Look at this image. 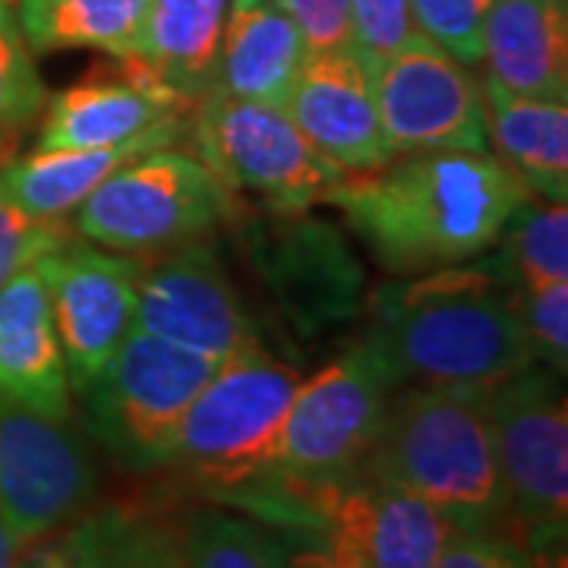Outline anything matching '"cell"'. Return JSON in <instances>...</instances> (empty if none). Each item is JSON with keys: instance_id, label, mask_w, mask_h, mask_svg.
Here are the masks:
<instances>
[{"instance_id": "obj_19", "label": "cell", "mask_w": 568, "mask_h": 568, "mask_svg": "<svg viewBox=\"0 0 568 568\" xmlns=\"http://www.w3.org/2000/svg\"><path fill=\"white\" fill-rule=\"evenodd\" d=\"M190 118L162 123L142 136L118 142V145H95V149H36L22 159L0 164L3 183L10 196L26 209L32 219L44 222H70L80 209L111 174L123 164L140 159L152 149L174 145L186 136Z\"/></svg>"}, {"instance_id": "obj_16", "label": "cell", "mask_w": 568, "mask_h": 568, "mask_svg": "<svg viewBox=\"0 0 568 568\" xmlns=\"http://www.w3.org/2000/svg\"><path fill=\"white\" fill-rule=\"evenodd\" d=\"M284 111L313 142V149L342 174L369 171L392 159L369 70L354 44L306 54Z\"/></svg>"}, {"instance_id": "obj_20", "label": "cell", "mask_w": 568, "mask_h": 568, "mask_svg": "<svg viewBox=\"0 0 568 568\" xmlns=\"http://www.w3.org/2000/svg\"><path fill=\"white\" fill-rule=\"evenodd\" d=\"M480 63L508 92L568 102V0H496Z\"/></svg>"}, {"instance_id": "obj_33", "label": "cell", "mask_w": 568, "mask_h": 568, "mask_svg": "<svg viewBox=\"0 0 568 568\" xmlns=\"http://www.w3.org/2000/svg\"><path fill=\"white\" fill-rule=\"evenodd\" d=\"M284 13L294 20L306 51H332V48H351V13L347 0H278Z\"/></svg>"}, {"instance_id": "obj_31", "label": "cell", "mask_w": 568, "mask_h": 568, "mask_svg": "<svg viewBox=\"0 0 568 568\" xmlns=\"http://www.w3.org/2000/svg\"><path fill=\"white\" fill-rule=\"evenodd\" d=\"M515 310L525 328L534 364L566 376L568 366V282L549 287H515Z\"/></svg>"}, {"instance_id": "obj_14", "label": "cell", "mask_w": 568, "mask_h": 568, "mask_svg": "<svg viewBox=\"0 0 568 568\" xmlns=\"http://www.w3.org/2000/svg\"><path fill=\"white\" fill-rule=\"evenodd\" d=\"M133 328L222 364L260 338L237 287L209 237L168 246L142 265Z\"/></svg>"}, {"instance_id": "obj_34", "label": "cell", "mask_w": 568, "mask_h": 568, "mask_svg": "<svg viewBox=\"0 0 568 568\" xmlns=\"http://www.w3.org/2000/svg\"><path fill=\"white\" fill-rule=\"evenodd\" d=\"M265 534L275 556V568H364L351 552L316 530L272 528Z\"/></svg>"}, {"instance_id": "obj_40", "label": "cell", "mask_w": 568, "mask_h": 568, "mask_svg": "<svg viewBox=\"0 0 568 568\" xmlns=\"http://www.w3.org/2000/svg\"><path fill=\"white\" fill-rule=\"evenodd\" d=\"M0 7H7V10H17V0H0Z\"/></svg>"}, {"instance_id": "obj_30", "label": "cell", "mask_w": 568, "mask_h": 568, "mask_svg": "<svg viewBox=\"0 0 568 568\" xmlns=\"http://www.w3.org/2000/svg\"><path fill=\"white\" fill-rule=\"evenodd\" d=\"M70 222H44L32 219L20 203L10 196L3 174H0V287L13 282L22 268L36 265L41 256L54 253L73 237Z\"/></svg>"}, {"instance_id": "obj_32", "label": "cell", "mask_w": 568, "mask_h": 568, "mask_svg": "<svg viewBox=\"0 0 568 568\" xmlns=\"http://www.w3.org/2000/svg\"><path fill=\"white\" fill-rule=\"evenodd\" d=\"M347 13L354 48L364 61L386 58L420 36L407 0H347Z\"/></svg>"}, {"instance_id": "obj_10", "label": "cell", "mask_w": 568, "mask_h": 568, "mask_svg": "<svg viewBox=\"0 0 568 568\" xmlns=\"http://www.w3.org/2000/svg\"><path fill=\"white\" fill-rule=\"evenodd\" d=\"M402 386L366 338L316 369L291 398L263 477H332L361 467Z\"/></svg>"}, {"instance_id": "obj_13", "label": "cell", "mask_w": 568, "mask_h": 568, "mask_svg": "<svg viewBox=\"0 0 568 568\" xmlns=\"http://www.w3.org/2000/svg\"><path fill=\"white\" fill-rule=\"evenodd\" d=\"M54 328L73 392H85L133 332L140 294V256L114 253L73 234L39 260Z\"/></svg>"}, {"instance_id": "obj_23", "label": "cell", "mask_w": 568, "mask_h": 568, "mask_svg": "<svg viewBox=\"0 0 568 568\" xmlns=\"http://www.w3.org/2000/svg\"><path fill=\"white\" fill-rule=\"evenodd\" d=\"M234 0H145L133 58L186 99L209 92Z\"/></svg>"}, {"instance_id": "obj_28", "label": "cell", "mask_w": 568, "mask_h": 568, "mask_svg": "<svg viewBox=\"0 0 568 568\" xmlns=\"http://www.w3.org/2000/svg\"><path fill=\"white\" fill-rule=\"evenodd\" d=\"M48 102L44 82L13 10L0 7V140L20 142Z\"/></svg>"}, {"instance_id": "obj_7", "label": "cell", "mask_w": 568, "mask_h": 568, "mask_svg": "<svg viewBox=\"0 0 568 568\" xmlns=\"http://www.w3.org/2000/svg\"><path fill=\"white\" fill-rule=\"evenodd\" d=\"M186 136L231 193L253 196L265 212H310L342 178L282 104L205 92L193 102Z\"/></svg>"}, {"instance_id": "obj_25", "label": "cell", "mask_w": 568, "mask_h": 568, "mask_svg": "<svg viewBox=\"0 0 568 568\" xmlns=\"http://www.w3.org/2000/svg\"><path fill=\"white\" fill-rule=\"evenodd\" d=\"M496 244V263L515 287H549L568 282V205L530 196Z\"/></svg>"}, {"instance_id": "obj_22", "label": "cell", "mask_w": 568, "mask_h": 568, "mask_svg": "<svg viewBox=\"0 0 568 568\" xmlns=\"http://www.w3.org/2000/svg\"><path fill=\"white\" fill-rule=\"evenodd\" d=\"M306 44L278 0L234 10L224 29L209 92L246 102H287L306 61Z\"/></svg>"}, {"instance_id": "obj_17", "label": "cell", "mask_w": 568, "mask_h": 568, "mask_svg": "<svg viewBox=\"0 0 568 568\" xmlns=\"http://www.w3.org/2000/svg\"><path fill=\"white\" fill-rule=\"evenodd\" d=\"M121 77L77 82L58 95H48L39 123V149L118 145L162 123L190 118L193 99L136 61H121Z\"/></svg>"}, {"instance_id": "obj_1", "label": "cell", "mask_w": 568, "mask_h": 568, "mask_svg": "<svg viewBox=\"0 0 568 568\" xmlns=\"http://www.w3.org/2000/svg\"><path fill=\"white\" fill-rule=\"evenodd\" d=\"M528 200L493 152H405L342 174L323 205L383 272L407 278L484 256Z\"/></svg>"}, {"instance_id": "obj_15", "label": "cell", "mask_w": 568, "mask_h": 568, "mask_svg": "<svg viewBox=\"0 0 568 568\" xmlns=\"http://www.w3.org/2000/svg\"><path fill=\"white\" fill-rule=\"evenodd\" d=\"M95 467L67 420H51L0 395V518L36 544L80 511Z\"/></svg>"}, {"instance_id": "obj_41", "label": "cell", "mask_w": 568, "mask_h": 568, "mask_svg": "<svg viewBox=\"0 0 568 568\" xmlns=\"http://www.w3.org/2000/svg\"><path fill=\"white\" fill-rule=\"evenodd\" d=\"M80 568H82V566H80Z\"/></svg>"}, {"instance_id": "obj_3", "label": "cell", "mask_w": 568, "mask_h": 568, "mask_svg": "<svg viewBox=\"0 0 568 568\" xmlns=\"http://www.w3.org/2000/svg\"><path fill=\"white\" fill-rule=\"evenodd\" d=\"M361 470L414 493L465 530L496 528L508 515L480 388H395Z\"/></svg>"}, {"instance_id": "obj_8", "label": "cell", "mask_w": 568, "mask_h": 568, "mask_svg": "<svg viewBox=\"0 0 568 568\" xmlns=\"http://www.w3.org/2000/svg\"><path fill=\"white\" fill-rule=\"evenodd\" d=\"M489 429L508 515L530 544L562 547L568 525V407L562 376L521 366L487 392Z\"/></svg>"}, {"instance_id": "obj_36", "label": "cell", "mask_w": 568, "mask_h": 568, "mask_svg": "<svg viewBox=\"0 0 568 568\" xmlns=\"http://www.w3.org/2000/svg\"><path fill=\"white\" fill-rule=\"evenodd\" d=\"M17 568H80V559L73 544H54V547L44 544L36 549H22Z\"/></svg>"}, {"instance_id": "obj_5", "label": "cell", "mask_w": 568, "mask_h": 568, "mask_svg": "<svg viewBox=\"0 0 568 568\" xmlns=\"http://www.w3.org/2000/svg\"><path fill=\"white\" fill-rule=\"evenodd\" d=\"M301 369L253 338L224 357L183 414L168 465L212 496L260 480L284 424Z\"/></svg>"}, {"instance_id": "obj_11", "label": "cell", "mask_w": 568, "mask_h": 568, "mask_svg": "<svg viewBox=\"0 0 568 568\" xmlns=\"http://www.w3.org/2000/svg\"><path fill=\"white\" fill-rule=\"evenodd\" d=\"M392 155L489 152L484 82L424 36L364 61Z\"/></svg>"}, {"instance_id": "obj_26", "label": "cell", "mask_w": 568, "mask_h": 568, "mask_svg": "<svg viewBox=\"0 0 568 568\" xmlns=\"http://www.w3.org/2000/svg\"><path fill=\"white\" fill-rule=\"evenodd\" d=\"M82 568H186L178 530L164 521L114 508L73 534Z\"/></svg>"}, {"instance_id": "obj_2", "label": "cell", "mask_w": 568, "mask_h": 568, "mask_svg": "<svg viewBox=\"0 0 568 568\" xmlns=\"http://www.w3.org/2000/svg\"><path fill=\"white\" fill-rule=\"evenodd\" d=\"M364 310V338L402 386L489 392L534 364L515 284L496 256L383 284Z\"/></svg>"}, {"instance_id": "obj_37", "label": "cell", "mask_w": 568, "mask_h": 568, "mask_svg": "<svg viewBox=\"0 0 568 568\" xmlns=\"http://www.w3.org/2000/svg\"><path fill=\"white\" fill-rule=\"evenodd\" d=\"M26 547H29V544L20 540V537H17V530L10 528V525L0 518V568H17L22 549Z\"/></svg>"}, {"instance_id": "obj_9", "label": "cell", "mask_w": 568, "mask_h": 568, "mask_svg": "<svg viewBox=\"0 0 568 568\" xmlns=\"http://www.w3.org/2000/svg\"><path fill=\"white\" fill-rule=\"evenodd\" d=\"M215 361L133 328L102 376L82 392L89 424L130 467H164L183 414L215 373Z\"/></svg>"}, {"instance_id": "obj_6", "label": "cell", "mask_w": 568, "mask_h": 568, "mask_svg": "<svg viewBox=\"0 0 568 568\" xmlns=\"http://www.w3.org/2000/svg\"><path fill=\"white\" fill-rule=\"evenodd\" d=\"M241 196L200 155L162 145L111 174L70 215V224L89 244L142 256L209 237L215 227L241 219Z\"/></svg>"}, {"instance_id": "obj_29", "label": "cell", "mask_w": 568, "mask_h": 568, "mask_svg": "<svg viewBox=\"0 0 568 568\" xmlns=\"http://www.w3.org/2000/svg\"><path fill=\"white\" fill-rule=\"evenodd\" d=\"M496 0H407L417 32L465 67L484 61V29Z\"/></svg>"}, {"instance_id": "obj_27", "label": "cell", "mask_w": 568, "mask_h": 568, "mask_svg": "<svg viewBox=\"0 0 568 568\" xmlns=\"http://www.w3.org/2000/svg\"><path fill=\"white\" fill-rule=\"evenodd\" d=\"M186 568H275L268 534L224 508H193L178 530Z\"/></svg>"}, {"instance_id": "obj_39", "label": "cell", "mask_w": 568, "mask_h": 568, "mask_svg": "<svg viewBox=\"0 0 568 568\" xmlns=\"http://www.w3.org/2000/svg\"><path fill=\"white\" fill-rule=\"evenodd\" d=\"M256 3H265V0H234V10H246V7H256Z\"/></svg>"}, {"instance_id": "obj_38", "label": "cell", "mask_w": 568, "mask_h": 568, "mask_svg": "<svg viewBox=\"0 0 568 568\" xmlns=\"http://www.w3.org/2000/svg\"><path fill=\"white\" fill-rule=\"evenodd\" d=\"M17 152H20V142L0 140V164H7L10 159H17Z\"/></svg>"}, {"instance_id": "obj_12", "label": "cell", "mask_w": 568, "mask_h": 568, "mask_svg": "<svg viewBox=\"0 0 568 568\" xmlns=\"http://www.w3.org/2000/svg\"><path fill=\"white\" fill-rule=\"evenodd\" d=\"M244 241L265 291L301 338H320L364 310V268L323 219L265 212L244 224Z\"/></svg>"}, {"instance_id": "obj_18", "label": "cell", "mask_w": 568, "mask_h": 568, "mask_svg": "<svg viewBox=\"0 0 568 568\" xmlns=\"http://www.w3.org/2000/svg\"><path fill=\"white\" fill-rule=\"evenodd\" d=\"M0 395L70 424L73 388L39 263L0 287Z\"/></svg>"}, {"instance_id": "obj_24", "label": "cell", "mask_w": 568, "mask_h": 568, "mask_svg": "<svg viewBox=\"0 0 568 568\" xmlns=\"http://www.w3.org/2000/svg\"><path fill=\"white\" fill-rule=\"evenodd\" d=\"M145 0H17V22L32 54L104 51L133 58Z\"/></svg>"}, {"instance_id": "obj_21", "label": "cell", "mask_w": 568, "mask_h": 568, "mask_svg": "<svg viewBox=\"0 0 568 568\" xmlns=\"http://www.w3.org/2000/svg\"><path fill=\"white\" fill-rule=\"evenodd\" d=\"M487 136L493 155L525 183L530 196L568 200V102L508 92L484 80Z\"/></svg>"}, {"instance_id": "obj_35", "label": "cell", "mask_w": 568, "mask_h": 568, "mask_svg": "<svg viewBox=\"0 0 568 568\" xmlns=\"http://www.w3.org/2000/svg\"><path fill=\"white\" fill-rule=\"evenodd\" d=\"M433 568H537V562L521 544L493 537L489 530H465Z\"/></svg>"}, {"instance_id": "obj_4", "label": "cell", "mask_w": 568, "mask_h": 568, "mask_svg": "<svg viewBox=\"0 0 568 568\" xmlns=\"http://www.w3.org/2000/svg\"><path fill=\"white\" fill-rule=\"evenodd\" d=\"M275 528H304L328 537L364 568H433L465 528L446 511L366 474L260 477L215 496Z\"/></svg>"}]
</instances>
